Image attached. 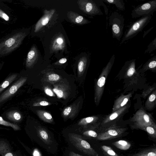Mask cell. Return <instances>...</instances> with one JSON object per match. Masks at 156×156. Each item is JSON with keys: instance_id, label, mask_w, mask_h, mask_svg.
I'll return each instance as SVG.
<instances>
[{"instance_id": "1", "label": "cell", "mask_w": 156, "mask_h": 156, "mask_svg": "<svg viewBox=\"0 0 156 156\" xmlns=\"http://www.w3.org/2000/svg\"><path fill=\"white\" fill-rule=\"evenodd\" d=\"M29 33V30L22 29L11 32L0 40V58L9 55L17 49Z\"/></svg>"}, {"instance_id": "2", "label": "cell", "mask_w": 156, "mask_h": 156, "mask_svg": "<svg viewBox=\"0 0 156 156\" xmlns=\"http://www.w3.org/2000/svg\"><path fill=\"white\" fill-rule=\"evenodd\" d=\"M115 58V55L113 54L103 69L96 83L94 99L95 104L97 105H99L102 96L106 80L114 64Z\"/></svg>"}, {"instance_id": "3", "label": "cell", "mask_w": 156, "mask_h": 156, "mask_svg": "<svg viewBox=\"0 0 156 156\" xmlns=\"http://www.w3.org/2000/svg\"><path fill=\"white\" fill-rule=\"evenodd\" d=\"M131 126L135 129H142L147 126L156 128L155 120L152 115L146 112L142 108L138 109L131 119Z\"/></svg>"}, {"instance_id": "4", "label": "cell", "mask_w": 156, "mask_h": 156, "mask_svg": "<svg viewBox=\"0 0 156 156\" xmlns=\"http://www.w3.org/2000/svg\"><path fill=\"white\" fill-rule=\"evenodd\" d=\"M152 16L149 15L141 17L128 26V29L125 31L120 44H122L126 41L135 37L141 32L150 22Z\"/></svg>"}, {"instance_id": "5", "label": "cell", "mask_w": 156, "mask_h": 156, "mask_svg": "<svg viewBox=\"0 0 156 156\" xmlns=\"http://www.w3.org/2000/svg\"><path fill=\"white\" fill-rule=\"evenodd\" d=\"M125 19L116 11L112 12L109 16L108 25L111 27L112 37L119 41L123 34Z\"/></svg>"}, {"instance_id": "6", "label": "cell", "mask_w": 156, "mask_h": 156, "mask_svg": "<svg viewBox=\"0 0 156 156\" xmlns=\"http://www.w3.org/2000/svg\"><path fill=\"white\" fill-rule=\"evenodd\" d=\"M68 137L70 142L78 150L88 155L98 156L96 151L81 135L72 133L69 134Z\"/></svg>"}, {"instance_id": "7", "label": "cell", "mask_w": 156, "mask_h": 156, "mask_svg": "<svg viewBox=\"0 0 156 156\" xmlns=\"http://www.w3.org/2000/svg\"><path fill=\"white\" fill-rule=\"evenodd\" d=\"M130 105V102H128L124 106L111 113L105 115L100 126L103 128H107L115 124L116 122L122 119L124 115L128 112Z\"/></svg>"}, {"instance_id": "8", "label": "cell", "mask_w": 156, "mask_h": 156, "mask_svg": "<svg viewBox=\"0 0 156 156\" xmlns=\"http://www.w3.org/2000/svg\"><path fill=\"white\" fill-rule=\"evenodd\" d=\"M79 8L87 15L91 17L102 15L100 0H79L77 2Z\"/></svg>"}, {"instance_id": "9", "label": "cell", "mask_w": 156, "mask_h": 156, "mask_svg": "<svg viewBox=\"0 0 156 156\" xmlns=\"http://www.w3.org/2000/svg\"><path fill=\"white\" fill-rule=\"evenodd\" d=\"M156 11V0H152L138 5L132 11L133 18L153 15Z\"/></svg>"}, {"instance_id": "10", "label": "cell", "mask_w": 156, "mask_h": 156, "mask_svg": "<svg viewBox=\"0 0 156 156\" xmlns=\"http://www.w3.org/2000/svg\"><path fill=\"white\" fill-rule=\"evenodd\" d=\"M126 130L125 128H120L113 125L104 131L98 134L96 139L99 140H105L118 137L122 134Z\"/></svg>"}, {"instance_id": "11", "label": "cell", "mask_w": 156, "mask_h": 156, "mask_svg": "<svg viewBox=\"0 0 156 156\" xmlns=\"http://www.w3.org/2000/svg\"><path fill=\"white\" fill-rule=\"evenodd\" d=\"M27 79L24 77L20 78L0 95V104L7 100L15 94L25 83Z\"/></svg>"}, {"instance_id": "12", "label": "cell", "mask_w": 156, "mask_h": 156, "mask_svg": "<svg viewBox=\"0 0 156 156\" xmlns=\"http://www.w3.org/2000/svg\"><path fill=\"white\" fill-rule=\"evenodd\" d=\"M55 11V9L49 10L46 9L44 11V15L36 24L34 31L38 32L42 28L46 25L48 23Z\"/></svg>"}, {"instance_id": "13", "label": "cell", "mask_w": 156, "mask_h": 156, "mask_svg": "<svg viewBox=\"0 0 156 156\" xmlns=\"http://www.w3.org/2000/svg\"><path fill=\"white\" fill-rule=\"evenodd\" d=\"M132 95V94L131 93L127 95L122 94L117 98L114 101L112 112H114L126 105L129 101Z\"/></svg>"}, {"instance_id": "14", "label": "cell", "mask_w": 156, "mask_h": 156, "mask_svg": "<svg viewBox=\"0 0 156 156\" xmlns=\"http://www.w3.org/2000/svg\"><path fill=\"white\" fill-rule=\"evenodd\" d=\"M67 17L71 22L76 24H85L91 22L77 13L71 11L68 12Z\"/></svg>"}, {"instance_id": "15", "label": "cell", "mask_w": 156, "mask_h": 156, "mask_svg": "<svg viewBox=\"0 0 156 156\" xmlns=\"http://www.w3.org/2000/svg\"><path fill=\"white\" fill-rule=\"evenodd\" d=\"M38 56V52L36 47L33 46L27 53L26 65L27 67L30 68L35 63Z\"/></svg>"}, {"instance_id": "16", "label": "cell", "mask_w": 156, "mask_h": 156, "mask_svg": "<svg viewBox=\"0 0 156 156\" xmlns=\"http://www.w3.org/2000/svg\"><path fill=\"white\" fill-rule=\"evenodd\" d=\"M150 70L155 72L156 71V56L154 55L149 59L143 66L142 68L140 70V72H144Z\"/></svg>"}, {"instance_id": "17", "label": "cell", "mask_w": 156, "mask_h": 156, "mask_svg": "<svg viewBox=\"0 0 156 156\" xmlns=\"http://www.w3.org/2000/svg\"><path fill=\"white\" fill-rule=\"evenodd\" d=\"M156 90L155 89L148 97L145 104V107L148 110H152L155 107L156 105Z\"/></svg>"}, {"instance_id": "18", "label": "cell", "mask_w": 156, "mask_h": 156, "mask_svg": "<svg viewBox=\"0 0 156 156\" xmlns=\"http://www.w3.org/2000/svg\"><path fill=\"white\" fill-rule=\"evenodd\" d=\"M65 44V41L63 38L62 36H58L53 41L52 49L55 51L62 50L64 48Z\"/></svg>"}, {"instance_id": "19", "label": "cell", "mask_w": 156, "mask_h": 156, "mask_svg": "<svg viewBox=\"0 0 156 156\" xmlns=\"http://www.w3.org/2000/svg\"><path fill=\"white\" fill-rule=\"evenodd\" d=\"M18 76V74L15 73L10 75L6 78L0 84V93L8 87L13 81L15 80Z\"/></svg>"}, {"instance_id": "20", "label": "cell", "mask_w": 156, "mask_h": 156, "mask_svg": "<svg viewBox=\"0 0 156 156\" xmlns=\"http://www.w3.org/2000/svg\"><path fill=\"white\" fill-rule=\"evenodd\" d=\"M103 2L108 4L115 5L116 7L121 11L125 9V4L122 0H102Z\"/></svg>"}, {"instance_id": "21", "label": "cell", "mask_w": 156, "mask_h": 156, "mask_svg": "<svg viewBox=\"0 0 156 156\" xmlns=\"http://www.w3.org/2000/svg\"><path fill=\"white\" fill-rule=\"evenodd\" d=\"M112 144L118 148L123 150L129 149L131 145L129 142L123 140L116 141L113 143Z\"/></svg>"}, {"instance_id": "22", "label": "cell", "mask_w": 156, "mask_h": 156, "mask_svg": "<svg viewBox=\"0 0 156 156\" xmlns=\"http://www.w3.org/2000/svg\"><path fill=\"white\" fill-rule=\"evenodd\" d=\"M7 118L11 121L17 122L21 119V115L17 111L14 110L9 112L6 114Z\"/></svg>"}, {"instance_id": "23", "label": "cell", "mask_w": 156, "mask_h": 156, "mask_svg": "<svg viewBox=\"0 0 156 156\" xmlns=\"http://www.w3.org/2000/svg\"><path fill=\"white\" fill-rule=\"evenodd\" d=\"M133 156H156V149L155 147L145 149Z\"/></svg>"}, {"instance_id": "24", "label": "cell", "mask_w": 156, "mask_h": 156, "mask_svg": "<svg viewBox=\"0 0 156 156\" xmlns=\"http://www.w3.org/2000/svg\"><path fill=\"white\" fill-rule=\"evenodd\" d=\"M88 61L87 56H84L81 57L79 61L78 68L79 72L81 73L83 71L87 65Z\"/></svg>"}, {"instance_id": "25", "label": "cell", "mask_w": 156, "mask_h": 156, "mask_svg": "<svg viewBox=\"0 0 156 156\" xmlns=\"http://www.w3.org/2000/svg\"><path fill=\"white\" fill-rule=\"evenodd\" d=\"M81 135L83 138H96L98 134L95 131L92 129H88L83 131Z\"/></svg>"}, {"instance_id": "26", "label": "cell", "mask_w": 156, "mask_h": 156, "mask_svg": "<svg viewBox=\"0 0 156 156\" xmlns=\"http://www.w3.org/2000/svg\"><path fill=\"white\" fill-rule=\"evenodd\" d=\"M142 130L146 131L151 137L156 138V128L151 126H147L143 128Z\"/></svg>"}, {"instance_id": "27", "label": "cell", "mask_w": 156, "mask_h": 156, "mask_svg": "<svg viewBox=\"0 0 156 156\" xmlns=\"http://www.w3.org/2000/svg\"><path fill=\"white\" fill-rule=\"evenodd\" d=\"M156 49V37L150 43L145 50L144 53L150 54Z\"/></svg>"}, {"instance_id": "28", "label": "cell", "mask_w": 156, "mask_h": 156, "mask_svg": "<svg viewBox=\"0 0 156 156\" xmlns=\"http://www.w3.org/2000/svg\"><path fill=\"white\" fill-rule=\"evenodd\" d=\"M0 124L11 127L15 130L20 129V128L17 125L4 120L1 116H0Z\"/></svg>"}, {"instance_id": "29", "label": "cell", "mask_w": 156, "mask_h": 156, "mask_svg": "<svg viewBox=\"0 0 156 156\" xmlns=\"http://www.w3.org/2000/svg\"><path fill=\"white\" fill-rule=\"evenodd\" d=\"M103 151L107 154L110 156H119L110 147L106 145H103L101 146Z\"/></svg>"}, {"instance_id": "30", "label": "cell", "mask_w": 156, "mask_h": 156, "mask_svg": "<svg viewBox=\"0 0 156 156\" xmlns=\"http://www.w3.org/2000/svg\"><path fill=\"white\" fill-rule=\"evenodd\" d=\"M0 18L6 22H9L10 20V17L9 14L6 12L5 10L0 7Z\"/></svg>"}, {"instance_id": "31", "label": "cell", "mask_w": 156, "mask_h": 156, "mask_svg": "<svg viewBox=\"0 0 156 156\" xmlns=\"http://www.w3.org/2000/svg\"><path fill=\"white\" fill-rule=\"evenodd\" d=\"M155 87L154 86L150 87L148 89L142 92V97L144 98H145L151 91L155 89Z\"/></svg>"}, {"instance_id": "32", "label": "cell", "mask_w": 156, "mask_h": 156, "mask_svg": "<svg viewBox=\"0 0 156 156\" xmlns=\"http://www.w3.org/2000/svg\"><path fill=\"white\" fill-rule=\"evenodd\" d=\"M49 80L51 81H55L58 80L60 77L57 74H52L48 76Z\"/></svg>"}, {"instance_id": "33", "label": "cell", "mask_w": 156, "mask_h": 156, "mask_svg": "<svg viewBox=\"0 0 156 156\" xmlns=\"http://www.w3.org/2000/svg\"><path fill=\"white\" fill-rule=\"evenodd\" d=\"M53 91L59 98H61L63 97V93L61 90L54 88L53 89Z\"/></svg>"}, {"instance_id": "34", "label": "cell", "mask_w": 156, "mask_h": 156, "mask_svg": "<svg viewBox=\"0 0 156 156\" xmlns=\"http://www.w3.org/2000/svg\"><path fill=\"white\" fill-rule=\"evenodd\" d=\"M43 115L46 119L48 120H51L52 119L51 115L49 113L47 112H44L43 113Z\"/></svg>"}, {"instance_id": "35", "label": "cell", "mask_w": 156, "mask_h": 156, "mask_svg": "<svg viewBox=\"0 0 156 156\" xmlns=\"http://www.w3.org/2000/svg\"><path fill=\"white\" fill-rule=\"evenodd\" d=\"M71 108L70 107H68L65 109L63 111V114L64 115H68L71 112Z\"/></svg>"}, {"instance_id": "36", "label": "cell", "mask_w": 156, "mask_h": 156, "mask_svg": "<svg viewBox=\"0 0 156 156\" xmlns=\"http://www.w3.org/2000/svg\"><path fill=\"white\" fill-rule=\"evenodd\" d=\"M45 91L46 94L49 96H52L53 95V93L51 90L49 89H46L45 90Z\"/></svg>"}, {"instance_id": "37", "label": "cell", "mask_w": 156, "mask_h": 156, "mask_svg": "<svg viewBox=\"0 0 156 156\" xmlns=\"http://www.w3.org/2000/svg\"><path fill=\"white\" fill-rule=\"evenodd\" d=\"M68 155L69 156H83L72 151H70L69 152Z\"/></svg>"}, {"instance_id": "38", "label": "cell", "mask_w": 156, "mask_h": 156, "mask_svg": "<svg viewBox=\"0 0 156 156\" xmlns=\"http://www.w3.org/2000/svg\"><path fill=\"white\" fill-rule=\"evenodd\" d=\"M67 61V60L66 58H62L59 60L58 62L60 64H63L66 62Z\"/></svg>"}, {"instance_id": "39", "label": "cell", "mask_w": 156, "mask_h": 156, "mask_svg": "<svg viewBox=\"0 0 156 156\" xmlns=\"http://www.w3.org/2000/svg\"><path fill=\"white\" fill-rule=\"evenodd\" d=\"M48 104V103L46 101H42L40 103V104L42 106H47Z\"/></svg>"}, {"instance_id": "40", "label": "cell", "mask_w": 156, "mask_h": 156, "mask_svg": "<svg viewBox=\"0 0 156 156\" xmlns=\"http://www.w3.org/2000/svg\"><path fill=\"white\" fill-rule=\"evenodd\" d=\"M5 156H13V155L11 153H9L6 154Z\"/></svg>"}, {"instance_id": "41", "label": "cell", "mask_w": 156, "mask_h": 156, "mask_svg": "<svg viewBox=\"0 0 156 156\" xmlns=\"http://www.w3.org/2000/svg\"><path fill=\"white\" fill-rule=\"evenodd\" d=\"M4 62H2L0 63V70L2 68V66H3V65L4 64Z\"/></svg>"}]
</instances>
